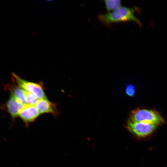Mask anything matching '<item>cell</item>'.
Returning <instances> with one entry per match:
<instances>
[{
    "mask_svg": "<svg viewBox=\"0 0 167 167\" xmlns=\"http://www.w3.org/2000/svg\"><path fill=\"white\" fill-rule=\"evenodd\" d=\"M25 94L26 104L35 105L38 100V98L33 93L26 90Z\"/></svg>",
    "mask_w": 167,
    "mask_h": 167,
    "instance_id": "obj_10",
    "label": "cell"
},
{
    "mask_svg": "<svg viewBox=\"0 0 167 167\" xmlns=\"http://www.w3.org/2000/svg\"><path fill=\"white\" fill-rule=\"evenodd\" d=\"M11 94L18 101L24 105H26L24 90L19 87H16L13 89Z\"/></svg>",
    "mask_w": 167,
    "mask_h": 167,
    "instance_id": "obj_8",
    "label": "cell"
},
{
    "mask_svg": "<svg viewBox=\"0 0 167 167\" xmlns=\"http://www.w3.org/2000/svg\"><path fill=\"white\" fill-rule=\"evenodd\" d=\"M104 2L106 9L109 12L113 11L120 7L121 3L120 0H105Z\"/></svg>",
    "mask_w": 167,
    "mask_h": 167,
    "instance_id": "obj_9",
    "label": "cell"
},
{
    "mask_svg": "<svg viewBox=\"0 0 167 167\" xmlns=\"http://www.w3.org/2000/svg\"><path fill=\"white\" fill-rule=\"evenodd\" d=\"M7 105L8 111L13 118L19 115L20 111L24 106L18 101L11 94Z\"/></svg>",
    "mask_w": 167,
    "mask_h": 167,
    "instance_id": "obj_6",
    "label": "cell"
},
{
    "mask_svg": "<svg viewBox=\"0 0 167 167\" xmlns=\"http://www.w3.org/2000/svg\"><path fill=\"white\" fill-rule=\"evenodd\" d=\"M97 18L106 26L115 23L130 21H135L139 26L141 25L140 22L134 15V10L125 6H120L112 12L99 15Z\"/></svg>",
    "mask_w": 167,
    "mask_h": 167,
    "instance_id": "obj_1",
    "label": "cell"
},
{
    "mask_svg": "<svg viewBox=\"0 0 167 167\" xmlns=\"http://www.w3.org/2000/svg\"><path fill=\"white\" fill-rule=\"evenodd\" d=\"M130 120L136 122L156 124L163 123L164 120L156 110L143 109H137L132 110L129 115Z\"/></svg>",
    "mask_w": 167,
    "mask_h": 167,
    "instance_id": "obj_2",
    "label": "cell"
},
{
    "mask_svg": "<svg viewBox=\"0 0 167 167\" xmlns=\"http://www.w3.org/2000/svg\"><path fill=\"white\" fill-rule=\"evenodd\" d=\"M157 126L152 124L134 122L129 119L126 127L134 135L142 137L150 135L155 131Z\"/></svg>",
    "mask_w": 167,
    "mask_h": 167,
    "instance_id": "obj_3",
    "label": "cell"
},
{
    "mask_svg": "<svg viewBox=\"0 0 167 167\" xmlns=\"http://www.w3.org/2000/svg\"><path fill=\"white\" fill-rule=\"evenodd\" d=\"M12 75L19 87L33 93L39 99H47L41 86L39 84L24 80L14 73H12Z\"/></svg>",
    "mask_w": 167,
    "mask_h": 167,
    "instance_id": "obj_4",
    "label": "cell"
},
{
    "mask_svg": "<svg viewBox=\"0 0 167 167\" xmlns=\"http://www.w3.org/2000/svg\"><path fill=\"white\" fill-rule=\"evenodd\" d=\"M40 114L35 105H26L20 111L19 116L26 123L33 121Z\"/></svg>",
    "mask_w": 167,
    "mask_h": 167,
    "instance_id": "obj_5",
    "label": "cell"
},
{
    "mask_svg": "<svg viewBox=\"0 0 167 167\" xmlns=\"http://www.w3.org/2000/svg\"><path fill=\"white\" fill-rule=\"evenodd\" d=\"M35 106L40 114L49 113L55 114L56 112L54 105L48 99H39Z\"/></svg>",
    "mask_w": 167,
    "mask_h": 167,
    "instance_id": "obj_7",
    "label": "cell"
},
{
    "mask_svg": "<svg viewBox=\"0 0 167 167\" xmlns=\"http://www.w3.org/2000/svg\"><path fill=\"white\" fill-rule=\"evenodd\" d=\"M125 92L126 94L129 96H133L135 93V89L134 86L132 84H126Z\"/></svg>",
    "mask_w": 167,
    "mask_h": 167,
    "instance_id": "obj_11",
    "label": "cell"
}]
</instances>
